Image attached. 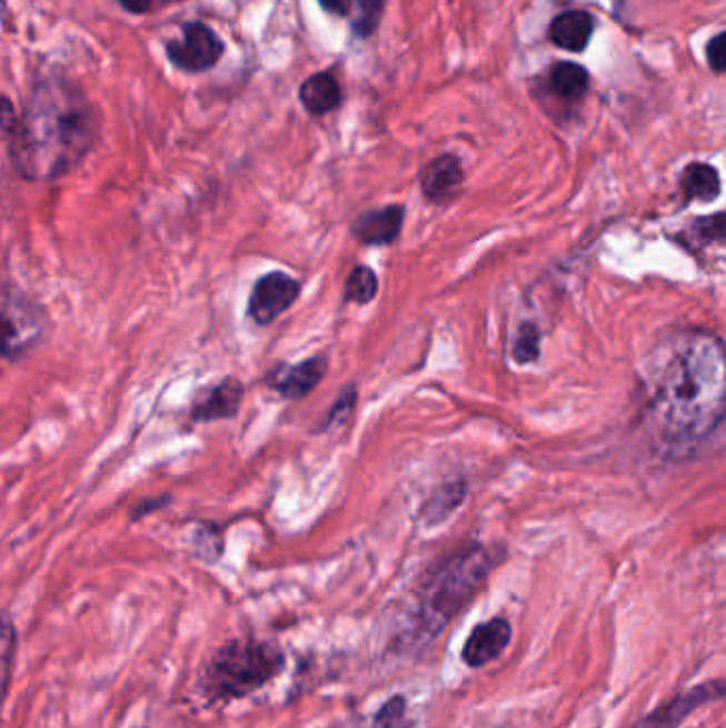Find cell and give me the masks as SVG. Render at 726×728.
Returning a JSON list of instances; mask_svg holds the SVG:
<instances>
[{
	"label": "cell",
	"instance_id": "cell-1",
	"mask_svg": "<svg viewBox=\"0 0 726 728\" xmlns=\"http://www.w3.org/2000/svg\"><path fill=\"white\" fill-rule=\"evenodd\" d=\"M650 411L672 443H695L725 420V350L705 330H677L646 362Z\"/></svg>",
	"mask_w": 726,
	"mask_h": 728
},
{
	"label": "cell",
	"instance_id": "cell-2",
	"mask_svg": "<svg viewBox=\"0 0 726 728\" xmlns=\"http://www.w3.org/2000/svg\"><path fill=\"white\" fill-rule=\"evenodd\" d=\"M99 128V113L76 81L41 77L9 139L11 164L26 181L69 176L95 148Z\"/></svg>",
	"mask_w": 726,
	"mask_h": 728
},
{
	"label": "cell",
	"instance_id": "cell-3",
	"mask_svg": "<svg viewBox=\"0 0 726 728\" xmlns=\"http://www.w3.org/2000/svg\"><path fill=\"white\" fill-rule=\"evenodd\" d=\"M286 654L267 639L237 637L225 641L202 662L197 688L207 705L248 699L284 671Z\"/></svg>",
	"mask_w": 726,
	"mask_h": 728
},
{
	"label": "cell",
	"instance_id": "cell-4",
	"mask_svg": "<svg viewBox=\"0 0 726 728\" xmlns=\"http://www.w3.org/2000/svg\"><path fill=\"white\" fill-rule=\"evenodd\" d=\"M490 574V552L481 546H469L432 569L418 595L416 630L420 639H432L450 625Z\"/></svg>",
	"mask_w": 726,
	"mask_h": 728
},
{
	"label": "cell",
	"instance_id": "cell-5",
	"mask_svg": "<svg viewBox=\"0 0 726 728\" xmlns=\"http://www.w3.org/2000/svg\"><path fill=\"white\" fill-rule=\"evenodd\" d=\"M48 332L46 309L20 290H0V358L20 360Z\"/></svg>",
	"mask_w": 726,
	"mask_h": 728
},
{
	"label": "cell",
	"instance_id": "cell-6",
	"mask_svg": "<svg viewBox=\"0 0 726 728\" xmlns=\"http://www.w3.org/2000/svg\"><path fill=\"white\" fill-rule=\"evenodd\" d=\"M225 41L211 26L190 22L183 26L179 41L167 43L169 62L186 73H205L225 56Z\"/></svg>",
	"mask_w": 726,
	"mask_h": 728
},
{
	"label": "cell",
	"instance_id": "cell-7",
	"mask_svg": "<svg viewBox=\"0 0 726 728\" xmlns=\"http://www.w3.org/2000/svg\"><path fill=\"white\" fill-rule=\"evenodd\" d=\"M725 692L726 686L723 679L703 681L695 688H688L686 692H679L667 704L652 709L648 716L639 718L628 728H679L697 709H702L703 705L720 701Z\"/></svg>",
	"mask_w": 726,
	"mask_h": 728
},
{
	"label": "cell",
	"instance_id": "cell-8",
	"mask_svg": "<svg viewBox=\"0 0 726 728\" xmlns=\"http://www.w3.org/2000/svg\"><path fill=\"white\" fill-rule=\"evenodd\" d=\"M301 286L295 277L281 271H274L260 277L251 288L248 316L256 325L267 327L279 318L286 309H290L299 299Z\"/></svg>",
	"mask_w": 726,
	"mask_h": 728
},
{
	"label": "cell",
	"instance_id": "cell-9",
	"mask_svg": "<svg viewBox=\"0 0 726 728\" xmlns=\"http://www.w3.org/2000/svg\"><path fill=\"white\" fill-rule=\"evenodd\" d=\"M246 388L237 377H225L218 383L205 386L190 409V418L195 422H216V420H230L239 413L243 402Z\"/></svg>",
	"mask_w": 726,
	"mask_h": 728
},
{
	"label": "cell",
	"instance_id": "cell-10",
	"mask_svg": "<svg viewBox=\"0 0 726 728\" xmlns=\"http://www.w3.org/2000/svg\"><path fill=\"white\" fill-rule=\"evenodd\" d=\"M511 641V625L505 618H493L474 628L463 648V660L471 669L495 662Z\"/></svg>",
	"mask_w": 726,
	"mask_h": 728
},
{
	"label": "cell",
	"instance_id": "cell-11",
	"mask_svg": "<svg viewBox=\"0 0 726 728\" xmlns=\"http://www.w3.org/2000/svg\"><path fill=\"white\" fill-rule=\"evenodd\" d=\"M326 358L316 356L292 367H279L269 379L271 388L286 399H301L309 395L326 376Z\"/></svg>",
	"mask_w": 726,
	"mask_h": 728
},
{
	"label": "cell",
	"instance_id": "cell-12",
	"mask_svg": "<svg viewBox=\"0 0 726 728\" xmlns=\"http://www.w3.org/2000/svg\"><path fill=\"white\" fill-rule=\"evenodd\" d=\"M405 209L401 205H390L362 213L354 225V237L367 246H386L401 235Z\"/></svg>",
	"mask_w": 726,
	"mask_h": 728
},
{
	"label": "cell",
	"instance_id": "cell-13",
	"mask_svg": "<svg viewBox=\"0 0 726 728\" xmlns=\"http://www.w3.org/2000/svg\"><path fill=\"white\" fill-rule=\"evenodd\" d=\"M595 30V18L588 11L571 9L556 16L550 24V41L565 51L581 53L588 48Z\"/></svg>",
	"mask_w": 726,
	"mask_h": 728
},
{
	"label": "cell",
	"instance_id": "cell-14",
	"mask_svg": "<svg viewBox=\"0 0 726 728\" xmlns=\"http://www.w3.org/2000/svg\"><path fill=\"white\" fill-rule=\"evenodd\" d=\"M465 181L463 164L456 156L444 153L430 160L420 176V183L428 199H448Z\"/></svg>",
	"mask_w": 726,
	"mask_h": 728
},
{
	"label": "cell",
	"instance_id": "cell-15",
	"mask_svg": "<svg viewBox=\"0 0 726 728\" xmlns=\"http://www.w3.org/2000/svg\"><path fill=\"white\" fill-rule=\"evenodd\" d=\"M299 101L311 116H326L341 104L344 92L332 73L320 71L302 81Z\"/></svg>",
	"mask_w": 726,
	"mask_h": 728
},
{
	"label": "cell",
	"instance_id": "cell-16",
	"mask_svg": "<svg viewBox=\"0 0 726 728\" xmlns=\"http://www.w3.org/2000/svg\"><path fill=\"white\" fill-rule=\"evenodd\" d=\"M548 88L554 97H558L563 101H579L586 97V92L590 88V76L581 64L560 60V62L551 64L550 73H548Z\"/></svg>",
	"mask_w": 726,
	"mask_h": 728
},
{
	"label": "cell",
	"instance_id": "cell-17",
	"mask_svg": "<svg viewBox=\"0 0 726 728\" xmlns=\"http://www.w3.org/2000/svg\"><path fill=\"white\" fill-rule=\"evenodd\" d=\"M682 190L690 201L712 202L716 201L723 192L720 173L705 162H693L682 173Z\"/></svg>",
	"mask_w": 726,
	"mask_h": 728
},
{
	"label": "cell",
	"instance_id": "cell-18",
	"mask_svg": "<svg viewBox=\"0 0 726 728\" xmlns=\"http://www.w3.org/2000/svg\"><path fill=\"white\" fill-rule=\"evenodd\" d=\"M18 654V628L13 625L9 614H0V709L7 701L11 671Z\"/></svg>",
	"mask_w": 726,
	"mask_h": 728
},
{
	"label": "cell",
	"instance_id": "cell-19",
	"mask_svg": "<svg viewBox=\"0 0 726 728\" xmlns=\"http://www.w3.org/2000/svg\"><path fill=\"white\" fill-rule=\"evenodd\" d=\"M192 548L195 554L205 560V562H216L222 552H225V539H222V530L207 522L201 525L199 530L192 537Z\"/></svg>",
	"mask_w": 726,
	"mask_h": 728
},
{
	"label": "cell",
	"instance_id": "cell-20",
	"mask_svg": "<svg viewBox=\"0 0 726 728\" xmlns=\"http://www.w3.org/2000/svg\"><path fill=\"white\" fill-rule=\"evenodd\" d=\"M463 499H465V486L463 483H450V486L441 488L426 505L425 516L430 522H439L450 511H454L463 502Z\"/></svg>",
	"mask_w": 726,
	"mask_h": 728
},
{
	"label": "cell",
	"instance_id": "cell-21",
	"mask_svg": "<svg viewBox=\"0 0 726 728\" xmlns=\"http://www.w3.org/2000/svg\"><path fill=\"white\" fill-rule=\"evenodd\" d=\"M377 277L371 269L367 267H356L351 271V276L348 277V283H346V297L354 302H365L374 301L377 295Z\"/></svg>",
	"mask_w": 726,
	"mask_h": 728
},
{
	"label": "cell",
	"instance_id": "cell-22",
	"mask_svg": "<svg viewBox=\"0 0 726 728\" xmlns=\"http://www.w3.org/2000/svg\"><path fill=\"white\" fill-rule=\"evenodd\" d=\"M356 2L360 7V16L351 22V32L360 39H369L374 37L377 26L381 22L388 0H356Z\"/></svg>",
	"mask_w": 726,
	"mask_h": 728
},
{
	"label": "cell",
	"instance_id": "cell-23",
	"mask_svg": "<svg viewBox=\"0 0 726 728\" xmlns=\"http://www.w3.org/2000/svg\"><path fill=\"white\" fill-rule=\"evenodd\" d=\"M371 728H416L407 714V701L402 695H395L379 707Z\"/></svg>",
	"mask_w": 726,
	"mask_h": 728
},
{
	"label": "cell",
	"instance_id": "cell-24",
	"mask_svg": "<svg viewBox=\"0 0 726 728\" xmlns=\"http://www.w3.org/2000/svg\"><path fill=\"white\" fill-rule=\"evenodd\" d=\"M539 356V330L535 325H525L518 332L516 346H514V358L526 365V362H535Z\"/></svg>",
	"mask_w": 726,
	"mask_h": 728
},
{
	"label": "cell",
	"instance_id": "cell-25",
	"mask_svg": "<svg viewBox=\"0 0 726 728\" xmlns=\"http://www.w3.org/2000/svg\"><path fill=\"white\" fill-rule=\"evenodd\" d=\"M725 32H718L716 37H712V39H709V43H707V50H705V56H707V64H709V69H712L716 76L725 73Z\"/></svg>",
	"mask_w": 726,
	"mask_h": 728
},
{
	"label": "cell",
	"instance_id": "cell-26",
	"mask_svg": "<svg viewBox=\"0 0 726 728\" xmlns=\"http://www.w3.org/2000/svg\"><path fill=\"white\" fill-rule=\"evenodd\" d=\"M18 120H20V116H18L13 102L9 101L4 94H0V139H11V134L16 132Z\"/></svg>",
	"mask_w": 726,
	"mask_h": 728
},
{
	"label": "cell",
	"instance_id": "cell-27",
	"mask_svg": "<svg viewBox=\"0 0 726 728\" xmlns=\"http://www.w3.org/2000/svg\"><path fill=\"white\" fill-rule=\"evenodd\" d=\"M703 237L709 241H723L725 239V213H716L712 218H703L697 222Z\"/></svg>",
	"mask_w": 726,
	"mask_h": 728
},
{
	"label": "cell",
	"instance_id": "cell-28",
	"mask_svg": "<svg viewBox=\"0 0 726 728\" xmlns=\"http://www.w3.org/2000/svg\"><path fill=\"white\" fill-rule=\"evenodd\" d=\"M171 502V497L169 495H165V497H160V499H148V501H141L135 509H132V513H130V518L132 520H141V518H146L148 513H151V511H158V509H162V507H167Z\"/></svg>",
	"mask_w": 726,
	"mask_h": 728
},
{
	"label": "cell",
	"instance_id": "cell-29",
	"mask_svg": "<svg viewBox=\"0 0 726 728\" xmlns=\"http://www.w3.org/2000/svg\"><path fill=\"white\" fill-rule=\"evenodd\" d=\"M354 390L351 388H348V395H344L341 399H339V402H337V407H332V411H330V416H328V425H337V422H341V420H346L348 418V411H350L351 407H354Z\"/></svg>",
	"mask_w": 726,
	"mask_h": 728
},
{
	"label": "cell",
	"instance_id": "cell-30",
	"mask_svg": "<svg viewBox=\"0 0 726 728\" xmlns=\"http://www.w3.org/2000/svg\"><path fill=\"white\" fill-rule=\"evenodd\" d=\"M318 4L325 9L326 13H330V16L348 18L354 0H318Z\"/></svg>",
	"mask_w": 726,
	"mask_h": 728
},
{
	"label": "cell",
	"instance_id": "cell-31",
	"mask_svg": "<svg viewBox=\"0 0 726 728\" xmlns=\"http://www.w3.org/2000/svg\"><path fill=\"white\" fill-rule=\"evenodd\" d=\"M118 2L125 7L128 13H132V16H143V13H148L151 9V4H153V0H118Z\"/></svg>",
	"mask_w": 726,
	"mask_h": 728
}]
</instances>
